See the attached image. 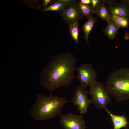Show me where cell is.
<instances>
[{"instance_id": "cell-1", "label": "cell", "mask_w": 129, "mask_h": 129, "mask_svg": "<svg viewBox=\"0 0 129 129\" xmlns=\"http://www.w3.org/2000/svg\"><path fill=\"white\" fill-rule=\"evenodd\" d=\"M77 61L75 55L68 51L52 57L40 73V83L50 92L69 85L75 77L74 72Z\"/></svg>"}, {"instance_id": "cell-2", "label": "cell", "mask_w": 129, "mask_h": 129, "mask_svg": "<svg viewBox=\"0 0 129 129\" xmlns=\"http://www.w3.org/2000/svg\"><path fill=\"white\" fill-rule=\"evenodd\" d=\"M30 114L33 119L37 121L48 120L61 115L63 107L68 102L64 98L51 94L47 96L37 93Z\"/></svg>"}, {"instance_id": "cell-3", "label": "cell", "mask_w": 129, "mask_h": 129, "mask_svg": "<svg viewBox=\"0 0 129 129\" xmlns=\"http://www.w3.org/2000/svg\"><path fill=\"white\" fill-rule=\"evenodd\" d=\"M105 88L117 101L129 100V68L122 67L111 73Z\"/></svg>"}, {"instance_id": "cell-4", "label": "cell", "mask_w": 129, "mask_h": 129, "mask_svg": "<svg viewBox=\"0 0 129 129\" xmlns=\"http://www.w3.org/2000/svg\"><path fill=\"white\" fill-rule=\"evenodd\" d=\"M90 86L87 93L91 96V103L98 109H105L110 102L111 98L104 84L96 81Z\"/></svg>"}, {"instance_id": "cell-5", "label": "cell", "mask_w": 129, "mask_h": 129, "mask_svg": "<svg viewBox=\"0 0 129 129\" xmlns=\"http://www.w3.org/2000/svg\"><path fill=\"white\" fill-rule=\"evenodd\" d=\"M75 71L77 74L75 77L78 80L81 86L86 87L96 82V72L91 64H82L76 68Z\"/></svg>"}, {"instance_id": "cell-6", "label": "cell", "mask_w": 129, "mask_h": 129, "mask_svg": "<svg viewBox=\"0 0 129 129\" xmlns=\"http://www.w3.org/2000/svg\"><path fill=\"white\" fill-rule=\"evenodd\" d=\"M86 88L81 85L77 86L74 91V96L70 101L77 106V109L81 114L88 112V107L91 103V99L87 96Z\"/></svg>"}, {"instance_id": "cell-7", "label": "cell", "mask_w": 129, "mask_h": 129, "mask_svg": "<svg viewBox=\"0 0 129 129\" xmlns=\"http://www.w3.org/2000/svg\"><path fill=\"white\" fill-rule=\"evenodd\" d=\"M61 116L59 123L64 129H86L85 122L81 115L70 113Z\"/></svg>"}, {"instance_id": "cell-8", "label": "cell", "mask_w": 129, "mask_h": 129, "mask_svg": "<svg viewBox=\"0 0 129 129\" xmlns=\"http://www.w3.org/2000/svg\"><path fill=\"white\" fill-rule=\"evenodd\" d=\"M110 16L112 15L124 17L129 19V0H122L116 2L112 0H105Z\"/></svg>"}, {"instance_id": "cell-9", "label": "cell", "mask_w": 129, "mask_h": 129, "mask_svg": "<svg viewBox=\"0 0 129 129\" xmlns=\"http://www.w3.org/2000/svg\"><path fill=\"white\" fill-rule=\"evenodd\" d=\"M78 3L69 6L59 12L62 19L69 26L84 17L79 8Z\"/></svg>"}, {"instance_id": "cell-10", "label": "cell", "mask_w": 129, "mask_h": 129, "mask_svg": "<svg viewBox=\"0 0 129 129\" xmlns=\"http://www.w3.org/2000/svg\"><path fill=\"white\" fill-rule=\"evenodd\" d=\"M105 109L110 117L113 124V129H120L126 128L128 124L126 117L124 115H116L112 113L107 108Z\"/></svg>"}, {"instance_id": "cell-11", "label": "cell", "mask_w": 129, "mask_h": 129, "mask_svg": "<svg viewBox=\"0 0 129 129\" xmlns=\"http://www.w3.org/2000/svg\"><path fill=\"white\" fill-rule=\"evenodd\" d=\"M105 0H102L98 9L95 12L98 16L102 20L108 22L111 19Z\"/></svg>"}, {"instance_id": "cell-12", "label": "cell", "mask_w": 129, "mask_h": 129, "mask_svg": "<svg viewBox=\"0 0 129 129\" xmlns=\"http://www.w3.org/2000/svg\"><path fill=\"white\" fill-rule=\"evenodd\" d=\"M107 22V25L103 32L110 39L112 40L115 37L119 28L111 19Z\"/></svg>"}, {"instance_id": "cell-13", "label": "cell", "mask_w": 129, "mask_h": 129, "mask_svg": "<svg viewBox=\"0 0 129 129\" xmlns=\"http://www.w3.org/2000/svg\"><path fill=\"white\" fill-rule=\"evenodd\" d=\"M97 20L95 17L91 16L83 25L82 29L84 35V38L87 43H89V36L91 31L94 25L97 22Z\"/></svg>"}, {"instance_id": "cell-14", "label": "cell", "mask_w": 129, "mask_h": 129, "mask_svg": "<svg viewBox=\"0 0 129 129\" xmlns=\"http://www.w3.org/2000/svg\"><path fill=\"white\" fill-rule=\"evenodd\" d=\"M78 5L79 8L84 16L88 19L95 13L91 5H86L80 3Z\"/></svg>"}, {"instance_id": "cell-15", "label": "cell", "mask_w": 129, "mask_h": 129, "mask_svg": "<svg viewBox=\"0 0 129 129\" xmlns=\"http://www.w3.org/2000/svg\"><path fill=\"white\" fill-rule=\"evenodd\" d=\"M111 19L120 28H127L129 24V19L123 17L112 15Z\"/></svg>"}, {"instance_id": "cell-16", "label": "cell", "mask_w": 129, "mask_h": 129, "mask_svg": "<svg viewBox=\"0 0 129 129\" xmlns=\"http://www.w3.org/2000/svg\"><path fill=\"white\" fill-rule=\"evenodd\" d=\"M78 21H77L69 25L68 31L72 38L77 43L79 42V27Z\"/></svg>"}, {"instance_id": "cell-17", "label": "cell", "mask_w": 129, "mask_h": 129, "mask_svg": "<svg viewBox=\"0 0 129 129\" xmlns=\"http://www.w3.org/2000/svg\"><path fill=\"white\" fill-rule=\"evenodd\" d=\"M66 7V6L63 3L57 1L55 0H54L52 4L44 8L43 11H54L60 12L64 10Z\"/></svg>"}, {"instance_id": "cell-18", "label": "cell", "mask_w": 129, "mask_h": 129, "mask_svg": "<svg viewBox=\"0 0 129 129\" xmlns=\"http://www.w3.org/2000/svg\"><path fill=\"white\" fill-rule=\"evenodd\" d=\"M56 1L61 2L64 4L66 7L72 5L77 3L78 1L76 0H55Z\"/></svg>"}, {"instance_id": "cell-19", "label": "cell", "mask_w": 129, "mask_h": 129, "mask_svg": "<svg viewBox=\"0 0 129 129\" xmlns=\"http://www.w3.org/2000/svg\"><path fill=\"white\" fill-rule=\"evenodd\" d=\"M91 4L92 8L94 12L97 10L102 0H91Z\"/></svg>"}, {"instance_id": "cell-20", "label": "cell", "mask_w": 129, "mask_h": 129, "mask_svg": "<svg viewBox=\"0 0 129 129\" xmlns=\"http://www.w3.org/2000/svg\"><path fill=\"white\" fill-rule=\"evenodd\" d=\"M54 0H43V5L44 8L47 7L48 5L52 3H53Z\"/></svg>"}, {"instance_id": "cell-21", "label": "cell", "mask_w": 129, "mask_h": 129, "mask_svg": "<svg viewBox=\"0 0 129 129\" xmlns=\"http://www.w3.org/2000/svg\"><path fill=\"white\" fill-rule=\"evenodd\" d=\"M79 2L81 3L86 5H90L91 2V0H80Z\"/></svg>"}]
</instances>
